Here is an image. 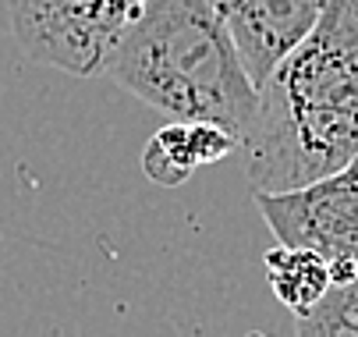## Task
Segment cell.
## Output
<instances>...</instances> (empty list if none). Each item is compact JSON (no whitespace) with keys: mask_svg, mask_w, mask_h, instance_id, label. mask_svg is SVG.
<instances>
[{"mask_svg":"<svg viewBox=\"0 0 358 337\" xmlns=\"http://www.w3.org/2000/svg\"><path fill=\"white\" fill-rule=\"evenodd\" d=\"M238 153L255 192L301 188L358 160V0H327L266 75Z\"/></svg>","mask_w":358,"mask_h":337,"instance_id":"1","label":"cell"},{"mask_svg":"<svg viewBox=\"0 0 358 337\" xmlns=\"http://www.w3.org/2000/svg\"><path fill=\"white\" fill-rule=\"evenodd\" d=\"M103 71L174 121H210L234 138L255 114V82L210 0H142Z\"/></svg>","mask_w":358,"mask_h":337,"instance_id":"2","label":"cell"},{"mask_svg":"<svg viewBox=\"0 0 358 337\" xmlns=\"http://www.w3.org/2000/svg\"><path fill=\"white\" fill-rule=\"evenodd\" d=\"M255 206L277 245L327 259L334 284L358 273V160L301 188L255 192Z\"/></svg>","mask_w":358,"mask_h":337,"instance_id":"3","label":"cell"},{"mask_svg":"<svg viewBox=\"0 0 358 337\" xmlns=\"http://www.w3.org/2000/svg\"><path fill=\"white\" fill-rule=\"evenodd\" d=\"M259 89L266 75L313 32L327 0H210Z\"/></svg>","mask_w":358,"mask_h":337,"instance_id":"4","label":"cell"},{"mask_svg":"<svg viewBox=\"0 0 358 337\" xmlns=\"http://www.w3.org/2000/svg\"><path fill=\"white\" fill-rule=\"evenodd\" d=\"M263 270H266V280L273 287L277 302L301 316L309 313L327 292H330V266L327 259H320L316 252L309 249H287V245H277L263 256Z\"/></svg>","mask_w":358,"mask_h":337,"instance_id":"5","label":"cell"},{"mask_svg":"<svg viewBox=\"0 0 358 337\" xmlns=\"http://www.w3.org/2000/svg\"><path fill=\"white\" fill-rule=\"evenodd\" d=\"M142 171H145V178L152 185H164V188L185 185L199 171V160L192 153L188 124L185 121L164 124L157 135L145 142V150H142Z\"/></svg>","mask_w":358,"mask_h":337,"instance_id":"6","label":"cell"},{"mask_svg":"<svg viewBox=\"0 0 358 337\" xmlns=\"http://www.w3.org/2000/svg\"><path fill=\"white\" fill-rule=\"evenodd\" d=\"M294 337H358V273L330 284L309 313L294 316Z\"/></svg>","mask_w":358,"mask_h":337,"instance_id":"7","label":"cell"}]
</instances>
